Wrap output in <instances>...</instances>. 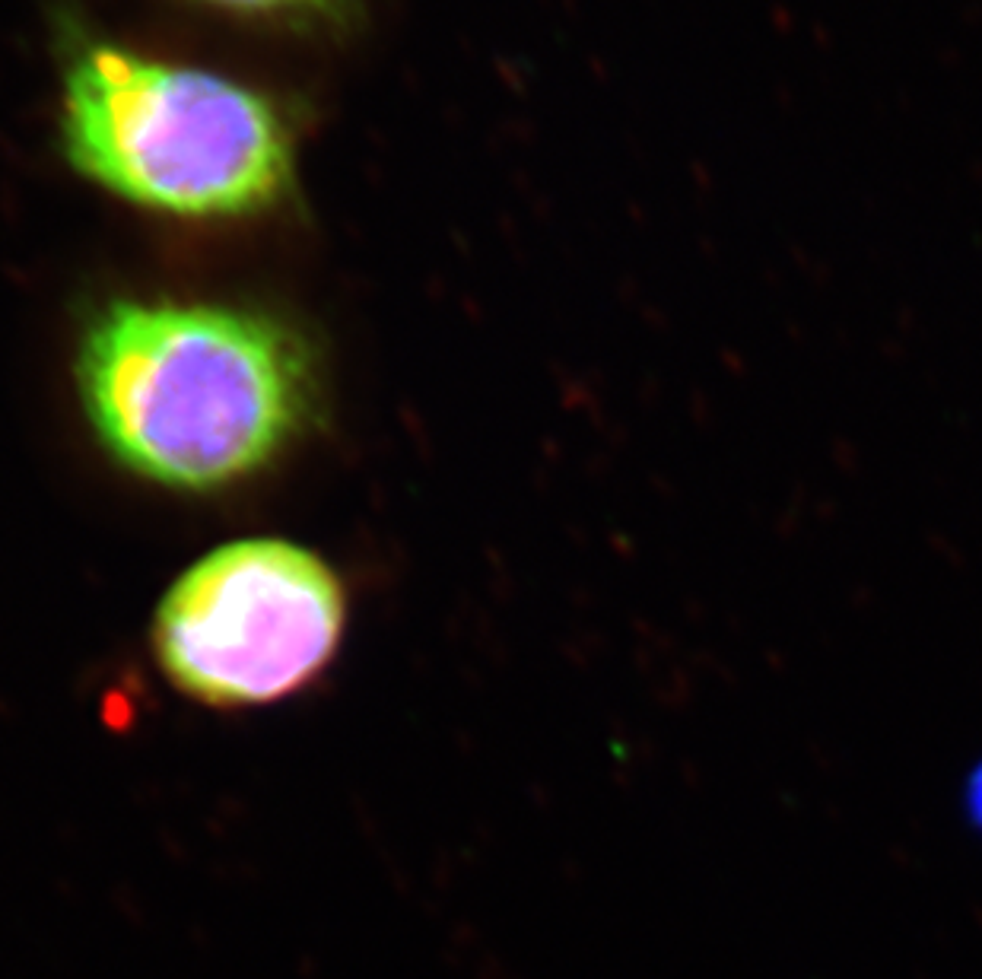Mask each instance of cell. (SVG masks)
Wrapping results in <instances>:
<instances>
[{
	"mask_svg": "<svg viewBox=\"0 0 982 979\" xmlns=\"http://www.w3.org/2000/svg\"><path fill=\"white\" fill-rule=\"evenodd\" d=\"M83 411L124 468L169 490L248 480L299 439L315 372L274 318L207 302H115L77 353Z\"/></svg>",
	"mask_w": 982,
	"mask_h": 979,
	"instance_id": "1",
	"label": "cell"
},
{
	"mask_svg": "<svg viewBox=\"0 0 982 979\" xmlns=\"http://www.w3.org/2000/svg\"><path fill=\"white\" fill-rule=\"evenodd\" d=\"M61 128L83 175L172 217L267 210L293 172L290 131L258 89L115 45H93L70 64Z\"/></svg>",
	"mask_w": 982,
	"mask_h": 979,
	"instance_id": "2",
	"label": "cell"
},
{
	"mask_svg": "<svg viewBox=\"0 0 982 979\" xmlns=\"http://www.w3.org/2000/svg\"><path fill=\"white\" fill-rule=\"evenodd\" d=\"M207 7L229 10V13H245V16H271V20H283V16H306L328 7V0H201Z\"/></svg>",
	"mask_w": 982,
	"mask_h": 979,
	"instance_id": "4",
	"label": "cell"
},
{
	"mask_svg": "<svg viewBox=\"0 0 982 979\" xmlns=\"http://www.w3.org/2000/svg\"><path fill=\"white\" fill-rule=\"evenodd\" d=\"M347 620L341 579L312 550L255 538L210 550L166 592L153 652L166 678L213 706H258L318 678Z\"/></svg>",
	"mask_w": 982,
	"mask_h": 979,
	"instance_id": "3",
	"label": "cell"
}]
</instances>
